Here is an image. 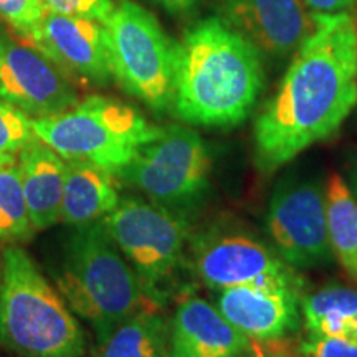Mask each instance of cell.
Here are the masks:
<instances>
[{"label": "cell", "mask_w": 357, "mask_h": 357, "mask_svg": "<svg viewBox=\"0 0 357 357\" xmlns=\"http://www.w3.org/2000/svg\"><path fill=\"white\" fill-rule=\"evenodd\" d=\"M349 189L352 192V195H354L356 200H357V155L352 160L351 164V169H349Z\"/></svg>", "instance_id": "83f0119b"}, {"label": "cell", "mask_w": 357, "mask_h": 357, "mask_svg": "<svg viewBox=\"0 0 357 357\" xmlns=\"http://www.w3.org/2000/svg\"><path fill=\"white\" fill-rule=\"evenodd\" d=\"M326 212L333 255L357 283V200L336 172L326 184Z\"/></svg>", "instance_id": "ffe728a7"}, {"label": "cell", "mask_w": 357, "mask_h": 357, "mask_svg": "<svg viewBox=\"0 0 357 357\" xmlns=\"http://www.w3.org/2000/svg\"><path fill=\"white\" fill-rule=\"evenodd\" d=\"M211 171V151L199 132L172 124L162 128L158 139L142 147L116 177L178 213L207 194Z\"/></svg>", "instance_id": "52a82bcc"}, {"label": "cell", "mask_w": 357, "mask_h": 357, "mask_svg": "<svg viewBox=\"0 0 357 357\" xmlns=\"http://www.w3.org/2000/svg\"><path fill=\"white\" fill-rule=\"evenodd\" d=\"M47 12L43 0H0V17L24 37L32 32Z\"/></svg>", "instance_id": "603a6c76"}, {"label": "cell", "mask_w": 357, "mask_h": 357, "mask_svg": "<svg viewBox=\"0 0 357 357\" xmlns=\"http://www.w3.org/2000/svg\"><path fill=\"white\" fill-rule=\"evenodd\" d=\"M164 10H167L172 15H187V13L194 12L199 7L202 0H153Z\"/></svg>", "instance_id": "4316f807"}, {"label": "cell", "mask_w": 357, "mask_h": 357, "mask_svg": "<svg viewBox=\"0 0 357 357\" xmlns=\"http://www.w3.org/2000/svg\"><path fill=\"white\" fill-rule=\"evenodd\" d=\"M192 266L211 289L240 284H287L303 288V278L255 231L215 225L192 240Z\"/></svg>", "instance_id": "30bf717a"}, {"label": "cell", "mask_w": 357, "mask_h": 357, "mask_svg": "<svg viewBox=\"0 0 357 357\" xmlns=\"http://www.w3.org/2000/svg\"><path fill=\"white\" fill-rule=\"evenodd\" d=\"M0 266H2V263H0Z\"/></svg>", "instance_id": "f546056e"}, {"label": "cell", "mask_w": 357, "mask_h": 357, "mask_svg": "<svg viewBox=\"0 0 357 357\" xmlns=\"http://www.w3.org/2000/svg\"><path fill=\"white\" fill-rule=\"evenodd\" d=\"M22 185L33 229L47 230L60 222L66 160L38 137L19 153Z\"/></svg>", "instance_id": "2e32d148"}, {"label": "cell", "mask_w": 357, "mask_h": 357, "mask_svg": "<svg viewBox=\"0 0 357 357\" xmlns=\"http://www.w3.org/2000/svg\"><path fill=\"white\" fill-rule=\"evenodd\" d=\"M300 352L303 357H357V341L310 334L301 342Z\"/></svg>", "instance_id": "d4e9b609"}, {"label": "cell", "mask_w": 357, "mask_h": 357, "mask_svg": "<svg viewBox=\"0 0 357 357\" xmlns=\"http://www.w3.org/2000/svg\"><path fill=\"white\" fill-rule=\"evenodd\" d=\"M0 344L20 357H84L73 311L20 245L0 257Z\"/></svg>", "instance_id": "277c9868"}, {"label": "cell", "mask_w": 357, "mask_h": 357, "mask_svg": "<svg viewBox=\"0 0 357 357\" xmlns=\"http://www.w3.org/2000/svg\"><path fill=\"white\" fill-rule=\"evenodd\" d=\"M171 357H240L250 339L202 298L178 303L169 328Z\"/></svg>", "instance_id": "9a60e30c"}, {"label": "cell", "mask_w": 357, "mask_h": 357, "mask_svg": "<svg viewBox=\"0 0 357 357\" xmlns=\"http://www.w3.org/2000/svg\"><path fill=\"white\" fill-rule=\"evenodd\" d=\"M218 17L271 61L293 56L316 25L303 0H220Z\"/></svg>", "instance_id": "4fadbf2b"}, {"label": "cell", "mask_w": 357, "mask_h": 357, "mask_svg": "<svg viewBox=\"0 0 357 357\" xmlns=\"http://www.w3.org/2000/svg\"><path fill=\"white\" fill-rule=\"evenodd\" d=\"M0 96L32 119L73 108L75 83L32 40L0 24Z\"/></svg>", "instance_id": "8fae6325"}, {"label": "cell", "mask_w": 357, "mask_h": 357, "mask_svg": "<svg viewBox=\"0 0 357 357\" xmlns=\"http://www.w3.org/2000/svg\"><path fill=\"white\" fill-rule=\"evenodd\" d=\"M75 229L55 273L56 288L71 311L93 326L96 341L129 316L158 310L101 220Z\"/></svg>", "instance_id": "3957f363"}, {"label": "cell", "mask_w": 357, "mask_h": 357, "mask_svg": "<svg viewBox=\"0 0 357 357\" xmlns=\"http://www.w3.org/2000/svg\"><path fill=\"white\" fill-rule=\"evenodd\" d=\"M95 357H171L169 328L158 310H144L98 339Z\"/></svg>", "instance_id": "ac0fdd59"}, {"label": "cell", "mask_w": 357, "mask_h": 357, "mask_svg": "<svg viewBox=\"0 0 357 357\" xmlns=\"http://www.w3.org/2000/svg\"><path fill=\"white\" fill-rule=\"evenodd\" d=\"M32 124L35 136L65 160L91 162L114 176L162 132L134 106L100 95Z\"/></svg>", "instance_id": "5b68a950"}, {"label": "cell", "mask_w": 357, "mask_h": 357, "mask_svg": "<svg viewBox=\"0 0 357 357\" xmlns=\"http://www.w3.org/2000/svg\"><path fill=\"white\" fill-rule=\"evenodd\" d=\"M113 78L155 113L172 109L176 42L158 19L132 0H121L102 22Z\"/></svg>", "instance_id": "8992f818"}, {"label": "cell", "mask_w": 357, "mask_h": 357, "mask_svg": "<svg viewBox=\"0 0 357 357\" xmlns=\"http://www.w3.org/2000/svg\"><path fill=\"white\" fill-rule=\"evenodd\" d=\"M50 10L66 15L105 22L114 8V0H43Z\"/></svg>", "instance_id": "cb8c5ba5"}, {"label": "cell", "mask_w": 357, "mask_h": 357, "mask_svg": "<svg viewBox=\"0 0 357 357\" xmlns=\"http://www.w3.org/2000/svg\"><path fill=\"white\" fill-rule=\"evenodd\" d=\"M301 289L287 284H240L222 289L217 307L248 339L273 342L300 326Z\"/></svg>", "instance_id": "5bb4252c"}, {"label": "cell", "mask_w": 357, "mask_h": 357, "mask_svg": "<svg viewBox=\"0 0 357 357\" xmlns=\"http://www.w3.org/2000/svg\"><path fill=\"white\" fill-rule=\"evenodd\" d=\"M26 205L20 167L15 162L0 166V242L24 243L35 234Z\"/></svg>", "instance_id": "44dd1931"}, {"label": "cell", "mask_w": 357, "mask_h": 357, "mask_svg": "<svg viewBox=\"0 0 357 357\" xmlns=\"http://www.w3.org/2000/svg\"><path fill=\"white\" fill-rule=\"evenodd\" d=\"M305 326L312 336L357 341V289L329 284L301 300Z\"/></svg>", "instance_id": "d6986e66"}, {"label": "cell", "mask_w": 357, "mask_h": 357, "mask_svg": "<svg viewBox=\"0 0 357 357\" xmlns=\"http://www.w3.org/2000/svg\"><path fill=\"white\" fill-rule=\"evenodd\" d=\"M101 222L147 293L158 301L160 288L184 261L189 234L184 217L153 200L124 197Z\"/></svg>", "instance_id": "ba28073f"}, {"label": "cell", "mask_w": 357, "mask_h": 357, "mask_svg": "<svg viewBox=\"0 0 357 357\" xmlns=\"http://www.w3.org/2000/svg\"><path fill=\"white\" fill-rule=\"evenodd\" d=\"M26 38L50 56L75 84L101 88L113 78L105 25L101 22L48 8Z\"/></svg>", "instance_id": "7c38bea8"}, {"label": "cell", "mask_w": 357, "mask_h": 357, "mask_svg": "<svg viewBox=\"0 0 357 357\" xmlns=\"http://www.w3.org/2000/svg\"><path fill=\"white\" fill-rule=\"evenodd\" d=\"M118 177L83 160H66V178L60 222L82 227L100 222L119 204Z\"/></svg>", "instance_id": "e0dca14e"}, {"label": "cell", "mask_w": 357, "mask_h": 357, "mask_svg": "<svg viewBox=\"0 0 357 357\" xmlns=\"http://www.w3.org/2000/svg\"><path fill=\"white\" fill-rule=\"evenodd\" d=\"M312 15H337L352 12L357 0H303Z\"/></svg>", "instance_id": "484cf974"}, {"label": "cell", "mask_w": 357, "mask_h": 357, "mask_svg": "<svg viewBox=\"0 0 357 357\" xmlns=\"http://www.w3.org/2000/svg\"><path fill=\"white\" fill-rule=\"evenodd\" d=\"M278 89L253 128L255 166L273 174L339 131L357 106V20L352 12L314 15Z\"/></svg>", "instance_id": "6da1fadb"}, {"label": "cell", "mask_w": 357, "mask_h": 357, "mask_svg": "<svg viewBox=\"0 0 357 357\" xmlns=\"http://www.w3.org/2000/svg\"><path fill=\"white\" fill-rule=\"evenodd\" d=\"M263 60L220 17L195 22L176 42L172 111L192 126H238L261 95Z\"/></svg>", "instance_id": "7a4b0ae2"}, {"label": "cell", "mask_w": 357, "mask_h": 357, "mask_svg": "<svg viewBox=\"0 0 357 357\" xmlns=\"http://www.w3.org/2000/svg\"><path fill=\"white\" fill-rule=\"evenodd\" d=\"M266 230L278 255L294 270L331 263L326 185L321 178L298 172L281 177L268 205Z\"/></svg>", "instance_id": "9c48e42d"}, {"label": "cell", "mask_w": 357, "mask_h": 357, "mask_svg": "<svg viewBox=\"0 0 357 357\" xmlns=\"http://www.w3.org/2000/svg\"><path fill=\"white\" fill-rule=\"evenodd\" d=\"M7 162H13V159H7V158H0V166H2V164H7Z\"/></svg>", "instance_id": "f1b7e54d"}, {"label": "cell", "mask_w": 357, "mask_h": 357, "mask_svg": "<svg viewBox=\"0 0 357 357\" xmlns=\"http://www.w3.org/2000/svg\"><path fill=\"white\" fill-rule=\"evenodd\" d=\"M33 119L0 96V158L13 159L33 141Z\"/></svg>", "instance_id": "7402d4cb"}]
</instances>
